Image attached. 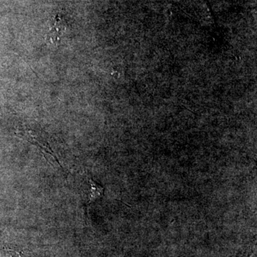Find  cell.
I'll return each mask as SVG.
<instances>
[{"label":"cell","mask_w":257,"mask_h":257,"mask_svg":"<svg viewBox=\"0 0 257 257\" xmlns=\"http://www.w3.org/2000/svg\"><path fill=\"white\" fill-rule=\"evenodd\" d=\"M65 30V21L60 14H57L54 19H52L50 32L47 35V41L55 44V45H58L60 40V36L63 35Z\"/></svg>","instance_id":"cell-1"},{"label":"cell","mask_w":257,"mask_h":257,"mask_svg":"<svg viewBox=\"0 0 257 257\" xmlns=\"http://www.w3.org/2000/svg\"><path fill=\"white\" fill-rule=\"evenodd\" d=\"M89 182L90 184V190L88 194L87 205H89L92 202H95L96 199L102 197L104 191V187H101L100 184L93 179H89Z\"/></svg>","instance_id":"cell-3"},{"label":"cell","mask_w":257,"mask_h":257,"mask_svg":"<svg viewBox=\"0 0 257 257\" xmlns=\"http://www.w3.org/2000/svg\"><path fill=\"white\" fill-rule=\"evenodd\" d=\"M23 136L24 139L28 140L30 143L35 144V145H37V147H40V148L41 149V151L44 156H46L47 155H50V157L54 158L55 162H57V163L59 164L60 167H62L60 162L57 160V157L55 156L54 152L51 150L46 140H43V139L37 136V135L35 136V133H34L33 131H32V130H24Z\"/></svg>","instance_id":"cell-2"}]
</instances>
